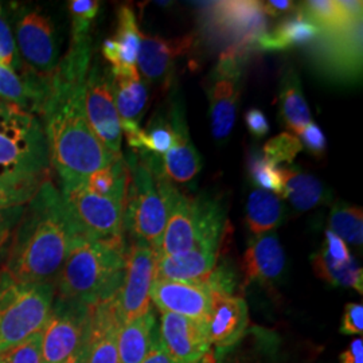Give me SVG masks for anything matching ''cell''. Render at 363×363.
<instances>
[{
    "label": "cell",
    "instance_id": "6da1fadb",
    "mask_svg": "<svg viewBox=\"0 0 363 363\" xmlns=\"http://www.w3.org/2000/svg\"><path fill=\"white\" fill-rule=\"evenodd\" d=\"M91 60V35L72 38L52 76L49 96L39 115L50 166L58 174L61 187L85 183L94 171L120 157L112 155L96 138L86 117L85 82Z\"/></svg>",
    "mask_w": 363,
    "mask_h": 363
},
{
    "label": "cell",
    "instance_id": "7a4b0ae2",
    "mask_svg": "<svg viewBox=\"0 0 363 363\" xmlns=\"http://www.w3.org/2000/svg\"><path fill=\"white\" fill-rule=\"evenodd\" d=\"M78 238L60 190L48 178L23 208L3 269L23 283H52Z\"/></svg>",
    "mask_w": 363,
    "mask_h": 363
},
{
    "label": "cell",
    "instance_id": "3957f363",
    "mask_svg": "<svg viewBox=\"0 0 363 363\" xmlns=\"http://www.w3.org/2000/svg\"><path fill=\"white\" fill-rule=\"evenodd\" d=\"M127 250L124 237L78 238L57 276L55 298L88 307L115 298L124 281Z\"/></svg>",
    "mask_w": 363,
    "mask_h": 363
},
{
    "label": "cell",
    "instance_id": "277c9868",
    "mask_svg": "<svg viewBox=\"0 0 363 363\" xmlns=\"http://www.w3.org/2000/svg\"><path fill=\"white\" fill-rule=\"evenodd\" d=\"M130 182L124 205V233L157 252L177 187L163 175L160 156L138 151L124 159Z\"/></svg>",
    "mask_w": 363,
    "mask_h": 363
},
{
    "label": "cell",
    "instance_id": "5b68a950",
    "mask_svg": "<svg viewBox=\"0 0 363 363\" xmlns=\"http://www.w3.org/2000/svg\"><path fill=\"white\" fill-rule=\"evenodd\" d=\"M225 225V213L217 199L190 196L177 189L156 257L194 249L218 252Z\"/></svg>",
    "mask_w": 363,
    "mask_h": 363
},
{
    "label": "cell",
    "instance_id": "8992f818",
    "mask_svg": "<svg viewBox=\"0 0 363 363\" xmlns=\"http://www.w3.org/2000/svg\"><path fill=\"white\" fill-rule=\"evenodd\" d=\"M54 296V283H23L0 268V352L43 328Z\"/></svg>",
    "mask_w": 363,
    "mask_h": 363
},
{
    "label": "cell",
    "instance_id": "52a82bcc",
    "mask_svg": "<svg viewBox=\"0 0 363 363\" xmlns=\"http://www.w3.org/2000/svg\"><path fill=\"white\" fill-rule=\"evenodd\" d=\"M50 167L40 118L16 106L0 127V177L45 181Z\"/></svg>",
    "mask_w": 363,
    "mask_h": 363
},
{
    "label": "cell",
    "instance_id": "ba28073f",
    "mask_svg": "<svg viewBox=\"0 0 363 363\" xmlns=\"http://www.w3.org/2000/svg\"><path fill=\"white\" fill-rule=\"evenodd\" d=\"M201 26L211 42L226 45V49L255 50L257 40L268 33V16L261 1H216L202 13Z\"/></svg>",
    "mask_w": 363,
    "mask_h": 363
},
{
    "label": "cell",
    "instance_id": "9c48e42d",
    "mask_svg": "<svg viewBox=\"0 0 363 363\" xmlns=\"http://www.w3.org/2000/svg\"><path fill=\"white\" fill-rule=\"evenodd\" d=\"M60 193L81 237L89 240L124 237V201L93 194L85 183L64 186Z\"/></svg>",
    "mask_w": 363,
    "mask_h": 363
},
{
    "label": "cell",
    "instance_id": "30bf717a",
    "mask_svg": "<svg viewBox=\"0 0 363 363\" xmlns=\"http://www.w3.org/2000/svg\"><path fill=\"white\" fill-rule=\"evenodd\" d=\"M313 70L325 81L357 84L362 76V22L347 28L320 33L308 46Z\"/></svg>",
    "mask_w": 363,
    "mask_h": 363
},
{
    "label": "cell",
    "instance_id": "8fae6325",
    "mask_svg": "<svg viewBox=\"0 0 363 363\" xmlns=\"http://www.w3.org/2000/svg\"><path fill=\"white\" fill-rule=\"evenodd\" d=\"M252 50L228 48L220 55L218 64L208 79V109L211 132L217 142L225 140L233 130L241 77Z\"/></svg>",
    "mask_w": 363,
    "mask_h": 363
},
{
    "label": "cell",
    "instance_id": "7c38bea8",
    "mask_svg": "<svg viewBox=\"0 0 363 363\" xmlns=\"http://www.w3.org/2000/svg\"><path fill=\"white\" fill-rule=\"evenodd\" d=\"M89 330L91 307L54 298L42 328L43 363H65L88 340Z\"/></svg>",
    "mask_w": 363,
    "mask_h": 363
},
{
    "label": "cell",
    "instance_id": "4fadbf2b",
    "mask_svg": "<svg viewBox=\"0 0 363 363\" xmlns=\"http://www.w3.org/2000/svg\"><path fill=\"white\" fill-rule=\"evenodd\" d=\"M85 111L96 138L112 155L123 156V130L113 97L112 73L97 61L91 66L85 82Z\"/></svg>",
    "mask_w": 363,
    "mask_h": 363
},
{
    "label": "cell",
    "instance_id": "5bb4252c",
    "mask_svg": "<svg viewBox=\"0 0 363 363\" xmlns=\"http://www.w3.org/2000/svg\"><path fill=\"white\" fill-rule=\"evenodd\" d=\"M15 33L23 69L52 77L60 62V46L50 18L34 10L23 11L16 21Z\"/></svg>",
    "mask_w": 363,
    "mask_h": 363
},
{
    "label": "cell",
    "instance_id": "9a60e30c",
    "mask_svg": "<svg viewBox=\"0 0 363 363\" xmlns=\"http://www.w3.org/2000/svg\"><path fill=\"white\" fill-rule=\"evenodd\" d=\"M156 259L155 250L142 242H133L127 250L124 281L115 298L121 325L151 310L150 292L155 281Z\"/></svg>",
    "mask_w": 363,
    "mask_h": 363
},
{
    "label": "cell",
    "instance_id": "2e32d148",
    "mask_svg": "<svg viewBox=\"0 0 363 363\" xmlns=\"http://www.w3.org/2000/svg\"><path fill=\"white\" fill-rule=\"evenodd\" d=\"M159 342L178 363H199L211 355L206 325L181 315L162 312Z\"/></svg>",
    "mask_w": 363,
    "mask_h": 363
},
{
    "label": "cell",
    "instance_id": "e0dca14e",
    "mask_svg": "<svg viewBox=\"0 0 363 363\" xmlns=\"http://www.w3.org/2000/svg\"><path fill=\"white\" fill-rule=\"evenodd\" d=\"M195 42L194 34L178 38L143 35L136 65L148 82L167 88L177 62L191 52Z\"/></svg>",
    "mask_w": 363,
    "mask_h": 363
},
{
    "label": "cell",
    "instance_id": "ac0fdd59",
    "mask_svg": "<svg viewBox=\"0 0 363 363\" xmlns=\"http://www.w3.org/2000/svg\"><path fill=\"white\" fill-rule=\"evenodd\" d=\"M150 298L162 312L181 315L205 325L211 313L213 295L205 284L155 279Z\"/></svg>",
    "mask_w": 363,
    "mask_h": 363
},
{
    "label": "cell",
    "instance_id": "d6986e66",
    "mask_svg": "<svg viewBox=\"0 0 363 363\" xmlns=\"http://www.w3.org/2000/svg\"><path fill=\"white\" fill-rule=\"evenodd\" d=\"M112 88L123 135L127 138L130 148L138 150L143 130L140 120L148 105L147 85L136 67L112 73Z\"/></svg>",
    "mask_w": 363,
    "mask_h": 363
},
{
    "label": "cell",
    "instance_id": "ffe728a7",
    "mask_svg": "<svg viewBox=\"0 0 363 363\" xmlns=\"http://www.w3.org/2000/svg\"><path fill=\"white\" fill-rule=\"evenodd\" d=\"M169 121L174 130V144L160 159L162 172L171 183L193 181L202 169V159L191 142L184 109L179 100H174L169 111Z\"/></svg>",
    "mask_w": 363,
    "mask_h": 363
},
{
    "label": "cell",
    "instance_id": "44dd1931",
    "mask_svg": "<svg viewBox=\"0 0 363 363\" xmlns=\"http://www.w3.org/2000/svg\"><path fill=\"white\" fill-rule=\"evenodd\" d=\"M249 325L247 301L234 295H213L206 333L211 346L223 350L244 337Z\"/></svg>",
    "mask_w": 363,
    "mask_h": 363
},
{
    "label": "cell",
    "instance_id": "7402d4cb",
    "mask_svg": "<svg viewBox=\"0 0 363 363\" xmlns=\"http://www.w3.org/2000/svg\"><path fill=\"white\" fill-rule=\"evenodd\" d=\"M286 268V253L274 232L256 235L247 247L241 271L244 286L252 283L271 284L277 280Z\"/></svg>",
    "mask_w": 363,
    "mask_h": 363
},
{
    "label": "cell",
    "instance_id": "603a6c76",
    "mask_svg": "<svg viewBox=\"0 0 363 363\" xmlns=\"http://www.w3.org/2000/svg\"><path fill=\"white\" fill-rule=\"evenodd\" d=\"M50 79L26 69L19 73L0 64V100L39 117L49 96Z\"/></svg>",
    "mask_w": 363,
    "mask_h": 363
},
{
    "label": "cell",
    "instance_id": "cb8c5ba5",
    "mask_svg": "<svg viewBox=\"0 0 363 363\" xmlns=\"http://www.w3.org/2000/svg\"><path fill=\"white\" fill-rule=\"evenodd\" d=\"M115 298L91 307L88 363H120L117 337L121 323Z\"/></svg>",
    "mask_w": 363,
    "mask_h": 363
},
{
    "label": "cell",
    "instance_id": "d4e9b609",
    "mask_svg": "<svg viewBox=\"0 0 363 363\" xmlns=\"http://www.w3.org/2000/svg\"><path fill=\"white\" fill-rule=\"evenodd\" d=\"M218 252L194 249L156 259L155 279L203 284L217 265Z\"/></svg>",
    "mask_w": 363,
    "mask_h": 363
},
{
    "label": "cell",
    "instance_id": "484cf974",
    "mask_svg": "<svg viewBox=\"0 0 363 363\" xmlns=\"http://www.w3.org/2000/svg\"><path fill=\"white\" fill-rule=\"evenodd\" d=\"M320 35V28L298 9L284 16L283 21L264 34L256 43V49L264 52H284L289 49L310 46Z\"/></svg>",
    "mask_w": 363,
    "mask_h": 363
},
{
    "label": "cell",
    "instance_id": "4316f807",
    "mask_svg": "<svg viewBox=\"0 0 363 363\" xmlns=\"http://www.w3.org/2000/svg\"><path fill=\"white\" fill-rule=\"evenodd\" d=\"M283 196L298 211H308L331 201V191L325 183L295 166L280 169Z\"/></svg>",
    "mask_w": 363,
    "mask_h": 363
},
{
    "label": "cell",
    "instance_id": "83f0119b",
    "mask_svg": "<svg viewBox=\"0 0 363 363\" xmlns=\"http://www.w3.org/2000/svg\"><path fill=\"white\" fill-rule=\"evenodd\" d=\"M157 334L155 315L151 310L130 323L121 325L117 337L120 363L143 362L155 343Z\"/></svg>",
    "mask_w": 363,
    "mask_h": 363
},
{
    "label": "cell",
    "instance_id": "f1b7e54d",
    "mask_svg": "<svg viewBox=\"0 0 363 363\" xmlns=\"http://www.w3.org/2000/svg\"><path fill=\"white\" fill-rule=\"evenodd\" d=\"M280 116L292 135L298 136L311 123V111L303 94L301 81L295 67L284 69L279 88Z\"/></svg>",
    "mask_w": 363,
    "mask_h": 363
},
{
    "label": "cell",
    "instance_id": "f546056e",
    "mask_svg": "<svg viewBox=\"0 0 363 363\" xmlns=\"http://www.w3.org/2000/svg\"><path fill=\"white\" fill-rule=\"evenodd\" d=\"M284 214L286 206L279 195L257 189L247 196V229L256 235L273 232L284 220Z\"/></svg>",
    "mask_w": 363,
    "mask_h": 363
},
{
    "label": "cell",
    "instance_id": "4dcf8cb0",
    "mask_svg": "<svg viewBox=\"0 0 363 363\" xmlns=\"http://www.w3.org/2000/svg\"><path fill=\"white\" fill-rule=\"evenodd\" d=\"M143 34L139 30L136 15L130 6H121L117 11V31L113 40L116 43L117 64L112 73L136 69L138 54Z\"/></svg>",
    "mask_w": 363,
    "mask_h": 363
},
{
    "label": "cell",
    "instance_id": "1f68e13d",
    "mask_svg": "<svg viewBox=\"0 0 363 363\" xmlns=\"http://www.w3.org/2000/svg\"><path fill=\"white\" fill-rule=\"evenodd\" d=\"M312 268L318 277L334 286L352 288L362 294L363 272L354 257L347 261L331 259L323 249L312 256Z\"/></svg>",
    "mask_w": 363,
    "mask_h": 363
},
{
    "label": "cell",
    "instance_id": "d6a6232c",
    "mask_svg": "<svg viewBox=\"0 0 363 363\" xmlns=\"http://www.w3.org/2000/svg\"><path fill=\"white\" fill-rule=\"evenodd\" d=\"M130 182V171L123 156L115 159L111 164L94 171L86 181L85 187L93 194L111 196L125 202Z\"/></svg>",
    "mask_w": 363,
    "mask_h": 363
},
{
    "label": "cell",
    "instance_id": "836d02e7",
    "mask_svg": "<svg viewBox=\"0 0 363 363\" xmlns=\"http://www.w3.org/2000/svg\"><path fill=\"white\" fill-rule=\"evenodd\" d=\"M298 9L320 28V33L343 30L354 23L362 22V19L355 21L350 18L340 7L339 1L334 0H310L301 3Z\"/></svg>",
    "mask_w": 363,
    "mask_h": 363
},
{
    "label": "cell",
    "instance_id": "e575fe53",
    "mask_svg": "<svg viewBox=\"0 0 363 363\" xmlns=\"http://www.w3.org/2000/svg\"><path fill=\"white\" fill-rule=\"evenodd\" d=\"M328 230L345 242L361 247L363 242L362 208L337 202L328 216Z\"/></svg>",
    "mask_w": 363,
    "mask_h": 363
},
{
    "label": "cell",
    "instance_id": "d590c367",
    "mask_svg": "<svg viewBox=\"0 0 363 363\" xmlns=\"http://www.w3.org/2000/svg\"><path fill=\"white\" fill-rule=\"evenodd\" d=\"M247 171L252 182L261 190L283 196V182L279 166L273 164L262 152L252 151L247 157Z\"/></svg>",
    "mask_w": 363,
    "mask_h": 363
},
{
    "label": "cell",
    "instance_id": "8d00e7d4",
    "mask_svg": "<svg viewBox=\"0 0 363 363\" xmlns=\"http://www.w3.org/2000/svg\"><path fill=\"white\" fill-rule=\"evenodd\" d=\"M174 144V130L169 118L156 116L142 130L140 150L156 156L166 155Z\"/></svg>",
    "mask_w": 363,
    "mask_h": 363
},
{
    "label": "cell",
    "instance_id": "74e56055",
    "mask_svg": "<svg viewBox=\"0 0 363 363\" xmlns=\"http://www.w3.org/2000/svg\"><path fill=\"white\" fill-rule=\"evenodd\" d=\"M45 181L0 177V210L25 206Z\"/></svg>",
    "mask_w": 363,
    "mask_h": 363
},
{
    "label": "cell",
    "instance_id": "f35d334b",
    "mask_svg": "<svg viewBox=\"0 0 363 363\" xmlns=\"http://www.w3.org/2000/svg\"><path fill=\"white\" fill-rule=\"evenodd\" d=\"M301 150L303 147L298 136L283 132L272 138L269 142H267L261 152L268 160H271L273 164L279 166L280 163H294L295 157L301 152Z\"/></svg>",
    "mask_w": 363,
    "mask_h": 363
},
{
    "label": "cell",
    "instance_id": "ab89813d",
    "mask_svg": "<svg viewBox=\"0 0 363 363\" xmlns=\"http://www.w3.org/2000/svg\"><path fill=\"white\" fill-rule=\"evenodd\" d=\"M69 13L72 18V38L88 37L91 23L100 10L97 0H70Z\"/></svg>",
    "mask_w": 363,
    "mask_h": 363
},
{
    "label": "cell",
    "instance_id": "60d3db41",
    "mask_svg": "<svg viewBox=\"0 0 363 363\" xmlns=\"http://www.w3.org/2000/svg\"><path fill=\"white\" fill-rule=\"evenodd\" d=\"M0 363H43L42 330L22 343L0 352Z\"/></svg>",
    "mask_w": 363,
    "mask_h": 363
},
{
    "label": "cell",
    "instance_id": "b9f144b4",
    "mask_svg": "<svg viewBox=\"0 0 363 363\" xmlns=\"http://www.w3.org/2000/svg\"><path fill=\"white\" fill-rule=\"evenodd\" d=\"M0 64L13 69L15 72H19V69L23 67L19 61L15 38L11 33V28L6 21L1 4H0Z\"/></svg>",
    "mask_w": 363,
    "mask_h": 363
},
{
    "label": "cell",
    "instance_id": "7bdbcfd3",
    "mask_svg": "<svg viewBox=\"0 0 363 363\" xmlns=\"http://www.w3.org/2000/svg\"><path fill=\"white\" fill-rule=\"evenodd\" d=\"M25 206L0 210V262L4 264L13 242V232Z\"/></svg>",
    "mask_w": 363,
    "mask_h": 363
},
{
    "label": "cell",
    "instance_id": "ee69618b",
    "mask_svg": "<svg viewBox=\"0 0 363 363\" xmlns=\"http://www.w3.org/2000/svg\"><path fill=\"white\" fill-rule=\"evenodd\" d=\"M298 140L301 147H304L307 151H310L312 155L320 156L325 155V148H327V140H325V132L316 124V123H310L304 130L300 132Z\"/></svg>",
    "mask_w": 363,
    "mask_h": 363
},
{
    "label": "cell",
    "instance_id": "f6af8a7d",
    "mask_svg": "<svg viewBox=\"0 0 363 363\" xmlns=\"http://www.w3.org/2000/svg\"><path fill=\"white\" fill-rule=\"evenodd\" d=\"M340 333L345 335H361L363 333V306L358 303H349L345 307L342 316Z\"/></svg>",
    "mask_w": 363,
    "mask_h": 363
},
{
    "label": "cell",
    "instance_id": "bcb514c9",
    "mask_svg": "<svg viewBox=\"0 0 363 363\" xmlns=\"http://www.w3.org/2000/svg\"><path fill=\"white\" fill-rule=\"evenodd\" d=\"M245 125L252 136L261 139L269 133V121L262 111L257 108H252L245 113Z\"/></svg>",
    "mask_w": 363,
    "mask_h": 363
},
{
    "label": "cell",
    "instance_id": "7dc6e473",
    "mask_svg": "<svg viewBox=\"0 0 363 363\" xmlns=\"http://www.w3.org/2000/svg\"><path fill=\"white\" fill-rule=\"evenodd\" d=\"M325 253L335 261H347L350 259L352 256L350 255V250L346 245V242L343 240H340L337 235L327 230L325 232V247H322Z\"/></svg>",
    "mask_w": 363,
    "mask_h": 363
},
{
    "label": "cell",
    "instance_id": "c3c4849f",
    "mask_svg": "<svg viewBox=\"0 0 363 363\" xmlns=\"http://www.w3.org/2000/svg\"><path fill=\"white\" fill-rule=\"evenodd\" d=\"M298 6L291 0H268L261 3V9L267 16L279 18L284 15H291L298 10Z\"/></svg>",
    "mask_w": 363,
    "mask_h": 363
},
{
    "label": "cell",
    "instance_id": "681fc988",
    "mask_svg": "<svg viewBox=\"0 0 363 363\" xmlns=\"http://www.w3.org/2000/svg\"><path fill=\"white\" fill-rule=\"evenodd\" d=\"M142 363H178L175 362L174 359H171L169 357V354L164 351V349L162 347V345H160V342H159V334H157V337H156L155 343L152 345V347H151V350L148 352V355L145 357V359H144ZM199 363H216L214 361V358H213V355H210L208 357L205 361H202V362Z\"/></svg>",
    "mask_w": 363,
    "mask_h": 363
},
{
    "label": "cell",
    "instance_id": "f907efd6",
    "mask_svg": "<svg viewBox=\"0 0 363 363\" xmlns=\"http://www.w3.org/2000/svg\"><path fill=\"white\" fill-rule=\"evenodd\" d=\"M340 363H363L362 337H357L350 346L340 354Z\"/></svg>",
    "mask_w": 363,
    "mask_h": 363
},
{
    "label": "cell",
    "instance_id": "816d5d0a",
    "mask_svg": "<svg viewBox=\"0 0 363 363\" xmlns=\"http://www.w3.org/2000/svg\"><path fill=\"white\" fill-rule=\"evenodd\" d=\"M65 363H88V340Z\"/></svg>",
    "mask_w": 363,
    "mask_h": 363
}]
</instances>
